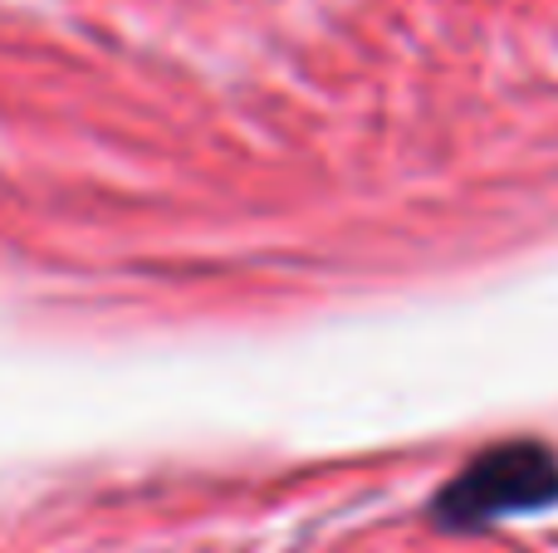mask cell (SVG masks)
<instances>
[{
	"instance_id": "obj_1",
	"label": "cell",
	"mask_w": 558,
	"mask_h": 553,
	"mask_svg": "<svg viewBox=\"0 0 558 553\" xmlns=\"http://www.w3.org/2000/svg\"><path fill=\"white\" fill-rule=\"evenodd\" d=\"M549 505H558V456L544 441H500L456 470V480L436 495L432 519L465 534L500 519L539 515Z\"/></svg>"
}]
</instances>
